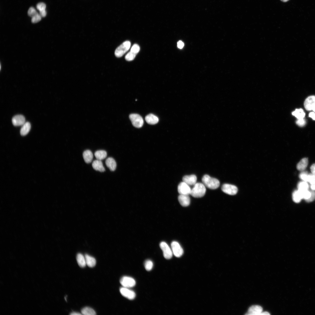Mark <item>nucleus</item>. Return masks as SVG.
Masks as SVG:
<instances>
[{
  "mask_svg": "<svg viewBox=\"0 0 315 315\" xmlns=\"http://www.w3.org/2000/svg\"><path fill=\"white\" fill-rule=\"evenodd\" d=\"M82 314L84 315H95L96 313L94 310L89 307H85L82 309L81 311Z\"/></svg>",
  "mask_w": 315,
  "mask_h": 315,
  "instance_id": "bb28decb",
  "label": "nucleus"
},
{
  "mask_svg": "<svg viewBox=\"0 0 315 315\" xmlns=\"http://www.w3.org/2000/svg\"><path fill=\"white\" fill-rule=\"evenodd\" d=\"M107 155L106 151L104 150H100L96 151L94 153V156L97 160H102L106 158Z\"/></svg>",
  "mask_w": 315,
  "mask_h": 315,
  "instance_id": "b1692460",
  "label": "nucleus"
},
{
  "mask_svg": "<svg viewBox=\"0 0 315 315\" xmlns=\"http://www.w3.org/2000/svg\"><path fill=\"white\" fill-rule=\"evenodd\" d=\"M120 283L123 287L130 288L134 286L136 281L133 278L127 276H124L120 280Z\"/></svg>",
  "mask_w": 315,
  "mask_h": 315,
  "instance_id": "423d86ee",
  "label": "nucleus"
},
{
  "mask_svg": "<svg viewBox=\"0 0 315 315\" xmlns=\"http://www.w3.org/2000/svg\"><path fill=\"white\" fill-rule=\"evenodd\" d=\"M12 123L15 126H22L25 123V118L21 115L14 116L12 119Z\"/></svg>",
  "mask_w": 315,
  "mask_h": 315,
  "instance_id": "ddd939ff",
  "label": "nucleus"
},
{
  "mask_svg": "<svg viewBox=\"0 0 315 315\" xmlns=\"http://www.w3.org/2000/svg\"><path fill=\"white\" fill-rule=\"evenodd\" d=\"M76 260L79 266L84 267L86 265L85 257L80 253H78L76 256Z\"/></svg>",
  "mask_w": 315,
  "mask_h": 315,
  "instance_id": "5701e85b",
  "label": "nucleus"
},
{
  "mask_svg": "<svg viewBox=\"0 0 315 315\" xmlns=\"http://www.w3.org/2000/svg\"><path fill=\"white\" fill-rule=\"evenodd\" d=\"M197 180V177L194 174L186 175L182 178L183 181L189 186L195 185L196 183Z\"/></svg>",
  "mask_w": 315,
  "mask_h": 315,
  "instance_id": "4468645a",
  "label": "nucleus"
},
{
  "mask_svg": "<svg viewBox=\"0 0 315 315\" xmlns=\"http://www.w3.org/2000/svg\"><path fill=\"white\" fill-rule=\"evenodd\" d=\"M312 110L314 112H315V104L314 105V107L313 108Z\"/></svg>",
  "mask_w": 315,
  "mask_h": 315,
  "instance_id": "de8ad7c7",
  "label": "nucleus"
},
{
  "mask_svg": "<svg viewBox=\"0 0 315 315\" xmlns=\"http://www.w3.org/2000/svg\"><path fill=\"white\" fill-rule=\"evenodd\" d=\"M270 314L267 312H262L261 314V315H270Z\"/></svg>",
  "mask_w": 315,
  "mask_h": 315,
  "instance_id": "c03bdc74",
  "label": "nucleus"
},
{
  "mask_svg": "<svg viewBox=\"0 0 315 315\" xmlns=\"http://www.w3.org/2000/svg\"><path fill=\"white\" fill-rule=\"evenodd\" d=\"M308 159L307 158L302 159L297 165V169L300 171H303L307 167L308 164Z\"/></svg>",
  "mask_w": 315,
  "mask_h": 315,
  "instance_id": "6ab92c4d",
  "label": "nucleus"
},
{
  "mask_svg": "<svg viewBox=\"0 0 315 315\" xmlns=\"http://www.w3.org/2000/svg\"><path fill=\"white\" fill-rule=\"evenodd\" d=\"M144 265L146 270L148 271L151 270L153 266V262L150 260H146L145 262Z\"/></svg>",
  "mask_w": 315,
  "mask_h": 315,
  "instance_id": "c756f323",
  "label": "nucleus"
},
{
  "mask_svg": "<svg viewBox=\"0 0 315 315\" xmlns=\"http://www.w3.org/2000/svg\"><path fill=\"white\" fill-rule=\"evenodd\" d=\"M38 13L37 12L36 9L33 7H30L28 11V15L30 17H32Z\"/></svg>",
  "mask_w": 315,
  "mask_h": 315,
  "instance_id": "f704fd0d",
  "label": "nucleus"
},
{
  "mask_svg": "<svg viewBox=\"0 0 315 315\" xmlns=\"http://www.w3.org/2000/svg\"><path fill=\"white\" fill-rule=\"evenodd\" d=\"M92 166L93 168L95 170L101 172H104L105 171L103 163L101 160L97 159L94 160L92 163Z\"/></svg>",
  "mask_w": 315,
  "mask_h": 315,
  "instance_id": "dca6fc26",
  "label": "nucleus"
},
{
  "mask_svg": "<svg viewBox=\"0 0 315 315\" xmlns=\"http://www.w3.org/2000/svg\"><path fill=\"white\" fill-rule=\"evenodd\" d=\"M299 190L300 191L303 199L306 200L310 197L311 195L310 191L308 190Z\"/></svg>",
  "mask_w": 315,
  "mask_h": 315,
  "instance_id": "c85d7f7f",
  "label": "nucleus"
},
{
  "mask_svg": "<svg viewBox=\"0 0 315 315\" xmlns=\"http://www.w3.org/2000/svg\"><path fill=\"white\" fill-rule=\"evenodd\" d=\"M309 116L313 120H315V113L314 112H310L309 114Z\"/></svg>",
  "mask_w": 315,
  "mask_h": 315,
  "instance_id": "79ce46f5",
  "label": "nucleus"
},
{
  "mask_svg": "<svg viewBox=\"0 0 315 315\" xmlns=\"http://www.w3.org/2000/svg\"><path fill=\"white\" fill-rule=\"evenodd\" d=\"M129 118L133 125L136 127L140 128L144 124V120L142 117L137 114H132L130 115Z\"/></svg>",
  "mask_w": 315,
  "mask_h": 315,
  "instance_id": "20e7f679",
  "label": "nucleus"
},
{
  "mask_svg": "<svg viewBox=\"0 0 315 315\" xmlns=\"http://www.w3.org/2000/svg\"><path fill=\"white\" fill-rule=\"evenodd\" d=\"M145 119L148 123L151 125L155 124L159 121L158 118L152 114H150L146 116Z\"/></svg>",
  "mask_w": 315,
  "mask_h": 315,
  "instance_id": "a211bd4d",
  "label": "nucleus"
},
{
  "mask_svg": "<svg viewBox=\"0 0 315 315\" xmlns=\"http://www.w3.org/2000/svg\"><path fill=\"white\" fill-rule=\"evenodd\" d=\"M46 4L43 2L38 3L36 5V8L39 12H41L46 10Z\"/></svg>",
  "mask_w": 315,
  "mask_h": 315,
  "instance_id": "473e14b6",
  "label": "nucleus"
},
{
  "mask_svg": "<svg viewBox=\"0 0 315 315\" xmlns=\"http://www.w3.org/2000/svg\"><path fill=\"white\" fill-rule=\"evenodd\" d=\"M315 104V96L312 95L307 97L304 101V107L308 111L312 110Z\"/></svg>",
  "mask_w": 315,
  "mask_h": 315,
  "instance_id": "9b49d317",
  "label": "nucleus"
},
{
  "mask_svg": "<svg viewBox=\"0 0 315 315\" xmlns=\"http://www.w3.org/2000/svg\"><path fill=\"white\" fill-rule=\"evenodd\" d=\"M31 124L29 122H25L21 127L20 130V134L23 136L26 135L31 129Z\"/></svg>",
  "mask_w": 315,
  "mask_h": 315,
  "instance_id": "412c9836",
  "label": "nucleus"
},
{
  "mask_svg": "<svg viewBox=\"0 0 315 315\" xmlns=\"http://www.w3.org/2000/svg\"><path fill=\"white\" fill-rule=\"evenodd\" d=\"M298 190H308L309 186L307 182L305 181H302L299 182L297 186Z\"/></svg>",
  "mask_w": 315,
  "mask_h": 315,
  "instance_id": "cd10ccee",
  "label": "nucleus"
},
{
  "mask_svg": "<svg viewBox=\"0 0 315 315\" xmlns=\"http://www.w3.org/2000/svg\"><path fill=\"white\" fill-rule=\"evenodd\" d=\"M120 291L123 296L128 299L132 300L135 297L136 294L134 292L128 288L121 287L120 289Z\"/></svg>",
  "mask_w": 315,
  "mask_h": 315,
  "instance_id": "1a4fd4ad",
  "label": "nucleus"
},
{
  "mask_svg": "<svg viewBox=\"0 0 315 315\" xmlns=\"http://www.w3.org/2000/svg\"><path fill=\"white\" fill-rule=\"evenodd\" d=\"M86 265L89 267H94L96 264V260L93 257L87 254L85 255Z\"/></svg>",
  "mask_w": 315,
  "mask_h": 315,
  "instance_id": "4be33fe9",
  "label": "nucleus"
},
{
  "mask_svg": "<svg viewBox=\"0 0 315 315\" xmlns=\"http://www.w3.org/2000/svg\"><path fill=\"white\" fill-rule=\"evenodd\" d=\"M311 188L313 190H315V184L311 185Z\"/></svg>",
  "mask_w": 315,
  "mask_h": 315,
  "instance_id": "a18cd8bd",
  "label": "nucleus"
},
{
  "mask_svg": "<svg viewBox=\"0 0 315 315\" xmlns=\"http://www.w3.org/2000/svg\"><path fill=\"white\" fill-rule=\"evenodd\" d=\"M105 163L106 166L112 171L115 170L116 167V163L114 159L111 158L109 157L106 160Z\"/></svg>",
  "mask_w": 315,
  "mask_h": 315,
  "instance_id": "f3484780",
  "label": "nucleus"
},
{
  "mask_svg": "<svg viewBox=\"0 0 315 315\" xmlns=\"http://www.w3.org/2000/svg\"><path fill=\"white\" fill-rule=\"evenodd\" d=\"M83 155L84 161L86 163H89L92 162L93 158V155L90 150H87L84 151Z\"/></svg>",
  "mask_w": 315,
  "mask_h": 315,
  "instance_id": "aec40b11",
  "label": "nucleus"
},
{
  "mask_svg": "<svg viewBox=\"0 0 315 315\" xmlns=\"http://www.w3.org/2000/svg\"><path fill=\"white\" fill-rule=\"evenodd\" d=\"M292 199L293 201L297 203L300 202L303 199L300 191L298 190H295L293 193Z\"/></svg>",
  "mask_w": 315,
  "mask_h": 315,
  "instance_id": "393cba45",
  "label": "nucleus"
},
{
  "mask_svg": "<svg viewBox=\"0 0 315 315\" xmlns=\"http://www.w3.org/2000/svg\"><path fill=\"white\" fill-rule=\"evenodd\" d=\"M136 55V54L130 51L125 55V59L127 61H132L134 59Z\"/></svg>",
  "mask_w": 315,
  "mask_h": 315,
  "instance_id": "7c9ffc66",
  "label": "nucleus"
},
{
  "mask_svg": "<svg viewBox=\"0 0 315 315\" xmlns=\"http://www.w3.org/2000/svg\"><path fill=\"white\" fill-rule=\"evenodd\" d=\"M306 123L305 120L304 118L298 119L296 122V124L301 127L304 126Z\"/></svg>",
  "mask_w": 315,
  "mask_h": 315,
  "instance_id": "4c0bfd02",
  "label": "nucleus"
},
{
  "mask_svg": "<svg viewBox=\"0 0 315 315\" xmlns=\"http://www.w3.org/2000/svg\"><path fill=\"white\" fill-rule=\"evenodd\" d=\"M311 195L310 197L307 200H306L307 202H311L315 200V192L313 191H311Z\"/></svg>",
  "mask_w": 315,
  "mask_h": 315,
  "instance_id": "58836bf2",
  "label": "nucleus"
},
{
  "mask_svg": "<svg viewBox=\"0 0 315 315\" xmlns=\"http://www.w3.org/2000/svg\"><path fill=\"white\" fill-rule=\"evenodd\" d=\"M171 247L173 253L176 257H180L182 255L183 250L178 242L173 241L171 243Z\"/></svg>",
  "mask_w": 315,
  "mask_h": 315,
  "instance_id": "6e6552de",
  "label": "nucleus"
},
{
  "mask_svg": "<svg viewBox=\"0 0 315 315\" xmlns=\"http://www.w3.org/2000/svg\"><path fill=\"white\" fill-rule=\"evenodd\" d=\"M281 0V1H282L284 2H286L287 1H288L289 0Z\"/></svg>",
  "mask_w": 315,
  "mask_h": 315,
  "instance_id": "49530a36",
  "label": "nucleus"
},
{
  "mask_svg": "<svg viewBox=\"0 0 315 315\" xmlns=\"http://www.w3.org/2000/svg\"><path fill=\"white\" fill-rule=\"evenodd\" d=\"M308 175L307 172H301L299 175V178L303 181L308 182Z\"/></svg>",
  "mask_w": 315,
  "mask_h": 315,
  "instance_id": "2f4dec72",
  "label": "nucleus"
},
{
  "mask_svg": "<svg viewBox=\"0 0 315 315\" xmlns=\"http://www.w3.org/2000/svg\"><path fill=\"white\" fill-rule=\"evenodd\" d=\"M177 45L178 47L180 48H182L184 46V44L181 41H179L177 43Z\"/></svg>",
  "mask_w": 315,
  "mask_h": 315,
  "instance_id": "ea45409f",
  "label": "nucleus"
},
{
  "mask_svg": "<svg viewBox=\"0 0 315 315\" xmlns=\"http://www.w3.org/2000/svg\"><path fill=\"white\" fill-rule=\"evenodd\" d=\"M160 246L163 251L164 258L167 259L171 258L173 253L172 249L167 244L164 242H162L160 243Z\"/></svg>",
  "mask_w": 315,
  "mask_h": 315,
  "instance_id": "39448f33",
  "label": "nucleus"
},
{
  "mask_svg": "<svg viewBox=\"0 0 315 315\" xmlns=\"http://www.w3.org/2000/svg\"><path fill=\"white\" fill-rule=\"evenodd\" d=\"M139 46L136 44H134L132 47L130 51L137 54L140 50Z\"/></svg>",
  "mask_w": 315,
  "mask_h": 315,
  "instance_id": "c9c22d12",
  "label": "nucleus"
},
{
  "mask_svg": "<svg viewBox=\"0 0 315 315\" xmlns=\"http://www.w3.org/2000/svg\"><path fill=\"white\" fill-rule=\"evenodd\" d=\"M178 200L181 205L184 207L188 206L190 203V199L188 195L180 194Z\"/></svg>",
  "mask_w": 315,
  "mask_h": 315,
  "instance_id": "2eb2a0df",
  "label": "nucleus"
},
{
  "mask_svg": "<svg viewBox=\"0 0 315 315\" xmlns=\"http://www.w3.org/2000/svg\"><path fill=\"white\" fill-rule=\"evenodd\" d=\"M191 189L189 186L184 182H181L178 187V191L180 194L189 195Z\"/></svg>",
  "mask_w": 315,
  "mask_h": 315,
  "instance_id": "9d476101",
  "label": "nucleus"
},
{
  "mask_svg": "<svg viewBox=\"0 0 315 315\" xmlns=\"http://www.w3.org/2000/svg\"><path fill=\"white\" fill-rule=\"evenodd\" d=\"M310 169L312 173L315 174V163L312 165L310 167Z\"/></svg>",
  "mask_w": 315,
  "mask_h": 315,
  "instance_id": "a19ab883",
  "label": "nucleus"
},
{
  "mask_svg": "<svg viewBox=\"0 0 315 315\" xmlns=\"http://www.w3.org/2000/svg\"><path fill=\"white\" fill-rule=\"evenodd\" d=\"M41 18L39 14L38 13L32 17V22L33 23H37L41 20Z\"/></svg>",
  "mask_w": 315,
  "mask_h": 315,
  "instance_id": "72a5a7b5",
  "label": "nucleus"
},
{
  "mask_svg": "<svg viewBox=\"0 0 315 315\" xmlns=\"http://www.w3.org/2000/svg\"><path fill=\"white\" fill-rule=\"evenodd\" d=\"M262 308L259 305H254L250 307L245 315H260L262 312Z\"/></svg>",
  "mask_w": 315,
  "mask_h": 315,
  "instance_id": "f8f14e48",
  "label": "nucleus"
},
{
  "mask_svg": "<svg viewBox=\"0 0 315 315\" xmlns=\"http://www.w3.org/2000/svg\"><path fill=\"white\" fill-rule=\"evenodd\" d=\"M221 190L223 192L230 195H235L238 191V188L236 186L226 183L222 186Z\"/></svg>",
  "mask_w": 315,
  "mask_h": 315,
  "instance_id": "0eeeda50",
  "label": "nucleus"
},
{
  "mask_svg": "<svg viewBox=\"0 0 315 315\" xmlns=\"http://www.w3.org/2000/svg\"><path fill=\"white\" fill-rule=\"evenodd\" d=\"M292 114L298 119L304 118L305 116V113L302 108L296 109L292 112Z\"/></svg>",
  "mask_w": 315,
  "mask_h": 315,
  "instance_id": "a878e982",
  "label": "nucleus"
},
{
  "mask_svg": "<svg viewBox=\"0 0 315 315\" xmlns=\"http://www.w3.org/2000/svg\"><path fill=\"white\" fill-rule=\"evenodd\" d=\"M202 181L205 186L211 189H216L220 186V182L218 179L212 178L207 174L203 176Z\"/></svg>",
  "mask_w": 315,
  "mask_h": 315,
  "instance_id": "f257e3e1",
  "label": "nucleus"
},
{
  "mask_svg": "<svg viewBox=\"0 0 315 315\" xmlns=\"http://www.w3.org/2000/svg\"><path fill=\"white\" fill-rule=\"evenodd\" d=\"M206 188L203 183H196L191 189L190 195L195 198H200L203 197L205 194Z\"/></svg>",
  "mask_w": 315,
  "mask_h": 315,
  "instance_id": "f03ea898",
  "label": "nucleus"
},
{
  "mask_svg": "<svg viewBox=\"0 0 315 315\" xmlns=\"http://www.w3.org/2000/svg\"><path fill=\"white\" fill-rule=\"evenodd\" d=\"M81 314H82L75 312H72L70 314L71 315H81Z\"/></svg>",
  "mask_w": 315,
  "mask_h": 315,
  "instance_id": "37998d69",
  "label": "nucleus"
},
{
  "mask_svg": "<svg viewBox=\"0 0 315 315\" xmlns=\"http://www.w3.org/2000/svg\"><path fill=\"white\" fill-rule=\"evenodd\" d=\"M131 43L129 41H126L118 46L115 52V56L118 57L123 56L130 49Z\"/></svg>",
  "mask_w": 315,
  "mask_h": 315,
  "instance_id": "7ed1b4c3",
  "label": "nucleus"
},
{
  "mask_svg": "<svg viewBox=\"0 0 315 315\" xmlns=\"http://www.w3.org/2000/svg\"><path fill=\"white\" fill-rule=\"evenodd\" d=\"M308 182L311 185L315 184V174L312 173L309 174Z\"/></svg>",
  "mask_w": 315,
  "mask_h": 315,
  "instance_id": "e433bc0d",
  "label": "nucleus"
}]
</instances>
